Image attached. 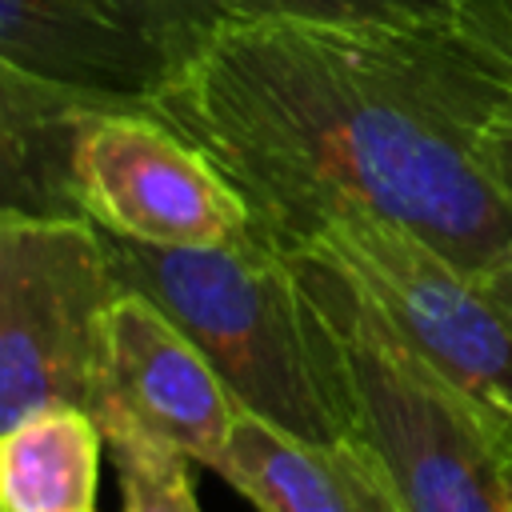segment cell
<instances>
[{"label":"cell","instance_id":"obj_1","mask_svg":"<svg viewBox=\"0 0 512 512\" xmlns=\"http://www.w3.org/2000/svg\"><path fill=\"white\" fill-rule=\"evenodd\" d=\"M508 80L464 24L244 20L192 32L148 104L232 180L272 248L372 212L484 276L512 264V208L480 156Z\"/></svg>","mask_w":512,"mask_h":512},{"label":"cell","instance_id":"obj_2","mask_svg":"<svg viewBox=\"0 0 512 512\" xmlns=\"http://www.w3.org/2000/svg\"><path fill=\"white\" fill-rule=\"evenodd\" d=\"M120 288L148 296L212 364L232 400L316 444L352 440L332 336L292 260L268 240L156 248L104 236Z\"/></svg>","mask_w":512,"mask_h":512},{"label":"cell","instance_id":"obj_3","mask_svg":"<svg viewBox=\"0 0 512 512\" xmlns=\"http://www.w3.org/2000/svg\"><path fill=\"white\" fill-rule=\"evenodd\" d=\"M284 256L332 336L352 436L400 512H512V416L416 356L340 264L312 248Z\"/></svg>","mask_w":512,"mask_h":512},{"label":"cell","instance_id":"obj_4","mask_svg":"<svg viewBox=\"0 0 512 512\" xmlns=\"http://www.w3.org/2000/svg\"><path fill=\"white\" fill-rule=\"evenodd\" d=\"M116 292L92 220L0 212V432L48 404L88 408Z\"/></svg>","mask_w":512,"mask_h":512},{"label":"cell","instance_id":"obj_5","mask_svg":"<svg viewBox=\"0 0 512 512\" xmlns=\"http://www.w3.org/2000/svg\"><path fill=\"white\" fill-rule=\"evenodd\" d=\"M300 248L340 264L440 376L512 416V316L476 272L372 212L332 216Z\"/></svg>","mask_w":512,"mask_h":512},{"label":"cell","instance_id":"obj_6","mask_svg":"<svg viewBox=\"0 0 512 512\" xmlns=\"http://www.w3.org/2000/svg\"><path fill=\"white\" fill-rule=\"evenodd\" d=\"M80 212L116 240L208 248L252 240V212L232 180L152 104L92 112L72 148Z\"/></svg>","mask_w":512,"mask_h":512},{"label":"cell","instance_id":"obj_7","mask_svg":"<svg viewBox=\"0 0 512 512\" xmlns=\"http://www.w3.org/2000/svg\"><path fill=\"white\" fill-rule=\"evenodd\" d=\"M88 412L108 444H148L208 468L240 404L148 296L120 288L100 324Z\"/></svg>","mask_w":512,"mask_h":512},{"label":"cell","instance_id":"obj_8","mask_svg":"<svg viewBox=\"0 0 512 512\" xmlns=\"http://www.w3.org/2000/svg\"><path fill=\"white\" fill-rule=\"evenodd\" d=\"M188 40L176 0H0V56L104 96L148 100Z\"/></svg>","mask_w":512,"mask_h":512},{"label":"cell","instance_id":"obj_9","mask_svg":"<svg viewBox=\"0 0 512 512\" xmlns=\"http://www.w3.org/2000/svg\"><path fill=\"white\" fill-rule=\"evenodd\" d=\"M208 468L256 512H400L356 436L316 444L244 408Z\"/></svg>","mask_w":512,"mask_h":512},{"label":"cell","instance_id":"obj_10","mask_svg":"<svg viewBox=\"0 0 512 512\" xmlns=\"http://www.w3.org/2000/svg\"><path fill=\"white\" fill-rule=\"evenodd\" d=\"M112 104L148 100L72 88L0 56V212L84 216L72 180V148L80 124Z\"/></svg>","mask_w":512,"mask_h":512},{"label":"cell","instance_id":"obj_11","mask_svg":"<svg viewBox=\"0 0 512 512\" xmlns=\"http://www.w3.org/2000/svg\"><path fill=\"white\" fill-rule=\"evenodd\" d=\"M104 432L80 404H48L0 432V512H96Z\"/></svg>","mask_w":512,"mask_h":512},{"label":"cell","instance_id":"obj_12","mask_svg":"<svg viewBox=\"0 0 512 512\" xmlns=\"http://www.w3.org/2000/svg\"><path fill=\"white\" fill-rule=\"evenodd\" d=\"M188 32L208 24L292 20L332 28H452L460 0H176Z\"/></svg>","mask_w":512,"mask_h":512},{"label":"cell","instance_id":"obj_13","mask_svg":"<svg viewBox=\"0 0 512 512\" xmlns=\"http://www.w3.org/2000/svg\"><path fill=\"white\" fill-rule=\"evenodd\" d=\"M108 452L116 468L120 512H204L192 460L148 444H108Z\"/></svg>","mask_w":512,"mask_h":512},{"label":"cell","instance_id":"obj_14","mask_svg":"<svg viewBox=\"0 0 512 512\" xmlns=\"http://www.w3.org/2000/svg\"><path fill=\"white\" fill-rule=\"evenodd\" d=\"M480 156H484V168H488L492 184L500 188V196H504L508 208H512V80H508V88L500 92L496 108H492L488 120H484Z\"/></svg>","mask_w":512,"mask_h":512},{"label":"cell","instance_id":"obj_15","mask_svg":"<svg viewBox=\"0 0 512 512\" xmlns=\"http://www.w3.org/2000/svg\"><path fill=\"white\" fill-rule=\"evenodd\" d=\"M460 24L512 64V0H460Z\"/></svg>","mask_w":512,"mask_h":512},{"label":"cell","instance_id":"obj_16","mask_svg":"<svg viewBox=\"0 0 512 512\" xmlns=\"http://www.w3.org/2000/svg\"><path fill=\"white\" fill-rule=\"evenodd\" d=\"M484 284H488V292L496 296V304L512 316V264H504V268H492V272H484L480 276Z\"/></svg>","mask_w":512,"mask_h":512}]
</instances>
